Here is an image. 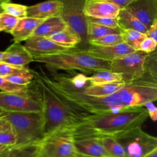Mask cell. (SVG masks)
Returning <instances> with one entry per match:
<instances>
[{"instance_id":"6da1fadb","label":"cell","mask_w":157,"mask_h":157,"mask_svg":"<svg viewBox=\"0 0 157 157\" xmlns=\"http://www.w3.org/2000/svg\"><path fill=\"white\" fill-rule=\"evenodd\" d=\"M41 75L79 121L92 115L117 112L128 107L123 104L117 92L105 97L90 96L85 93V87L78 88L72 85L67 75L53 74L49 77L44 74Z\"/></svg>"},{"instance_id":"7a4b0ae2","label":"cell","mask_w":157,"mask_h":157,"mask_svg":"<svg viewBox=\"0 0 157 157\" xmlns=\"http://www.w3.org/2000/svg\"><path fill=\"white\" fill-rule=\"evenodd\" d=\"M148 118L144 107H130L92 115L67 128L74 140L113 137L131 128L141 126Z\"/></svg>"},{"instance_id":"3957f363","label":"cell","mask_w":157,"mask_h":157,"mask_svg":"<svg viewBox=\"0 0 157 157\" xmlns=\"http://www.w3.org/2000/svg\"><path fill=\"white\" fill-rule=\"evenodd\" d=\"M32 83L42 104V134L45 137L55 131L70 127L79 121L44 80L40 74L32 71Z\"/></svg>"},{"instance_id":"277c9868","label":"cell","mask_w":157,"mask_h":157,"mask_svg":"<svg viewBox=\"0 0 157 157\" xmlns=\"http://www.w3.org/2000/svg\"><path fill=\"white\" fill-rule=\"evenodd\" d=\"M33 59L53 71L76 69L87 73L101 70L112 71L111 61L96 58L84 49L77 47L55 54L33 56Z\"/></svg>"},{"instance_id":"5b68a950","label":"cell","mask_w":157,"mask_h":157,"mask_svg":"<svg viewBox=\"0 0 157 157\" xmlns=\"http://www.w3.org/2000/svg\"><path fill=\"white\" fill-rule=\"evenodd\" d=\"M0 117L7 120L16 136L15 148L36 146L44 137L41 112H3Z\"/></svg>"},{"instance_id":"8992f818","label":"cell","mask_w":157,"mask_h":157,"mask_svg":"<svg viewBox=\"0 0 157 157\" xmlns=\"http://www.w3.org/2000/svg\"><path fill=\"white\" fill-rule=\"evenodd\" d=\"M36 157H76L74 139L67 127L59 128L44 137L36 145Z\"/></svg>"},{"instance_id":"52a82bcc","label":"cell","mask_w":157,"mask_h":157,"mask_svg":"<svg viewBox=\"0 0 157 157\" xmlns=\"http://www.w3.org/2000/svg\"><path fill=\"white\" fill-rule=\"evenodd\" d=\"M157 80L148 74L125 85L117 91L121 101L128 107H140L157 99Z\"/></svg>"},{"instance_id":"ba28073f","label":"cell","mask_w":157,"mask_h":157,"mask_svg":"<svg viewBox=\"0 0 157 157\" xmlns=\"http://www.w3.org/2000/svg\"><path fill=\"white\" fill-rule=\"evenodd\" d=\"M126 157H144L157 149V139L144 131L141 126L125 131L115 137Z\"/></svg>"},{"instance_id":"9c48e42d","label":"cell","mask_w":157,"mask_h":157,"mask_svg":"<svg viewBox=\"0 0 157 157\" xmlns=\"http://www.w3.org/2000/svg\"><path fill=\"white\" fill-rule=\"evenodd\" d=\"M0 109L4 112H36L42 113L38 94L31 82L25 91H0Z\"/></svg>"},{"instance_id":"30bf717a","label":"cell","mask_w":157,"mask_h":157,"mask_svg":"<svg viewBox=\"0 0 157 157\" xmlns=\"http://www.w3.org/2000/svg\"><path fill=\"white\" fill-rule=\"evenodd\" d=\"M147 55L145 52L136 50L112 61L111 70L120 73L125 83L137 80L145 74V61Z\"/></svg>"},{"instance_id":"8fae6325","label":"cell","mask_w":157,"mask_h":157,"mask_svg":"<svg viewBox=\"0 0 157 157\" xmlns=\"http://www.w3.org/2000/svg\"><path fill=\"white\" fill-rule=\"evenodd\" d=\"M63 5V12L61 15L67 25L78 36L81 43L89 45L87 39L86 16L83 12L85 0H57ZM80 43V44H81Z\"/></svg>"},{"instance_id":"7c38bea8","label":"cell","mask_w":157,"mask_h":157,"mask_svg":"<svg viewBox=\"0 0 157 157\" xmlns=\"http://www.w3.org/2000/svg\"><path fill=\"white\" fill-rule=\"evenodd\" d=\"M33 56L55 54L70 50L45 37L31 36L23 45Z\"/></svg>"},{"instance_id":"4fadbf2b","label":"cell","mask_w":157,"mask_h":157,"mask_svg":"<svg viewBox=\"0 0 157 157\" xmlns=\"http://www.w3.org/2000/svg\"><path fill=\"white\" fill-rule=\"evenodd\" d=\"M147 28L157 18V0H133L126 7Z\"/></svg>"},{"instance_id":"5bb4252c","label":"cell","mask_w":157,"mask_h":157,"mask_svg":"<svg viewBox=\"0 0 157 157\" xmlns=\"http://www.w3.org/2000/svg\"><path fill=\"white\" fill-rule=\"evenodd\" d=\"M84 50L96 58L109 61H112L135 51L124 42L107 46L90 44Z\"/></svg>"},{"instance_id":"9a60e30c","label":"cell","mask_w":157,"mask_h":157,"mask_svg":"<svg viewBox=\"0 0 157 157\" xmlns=\"http://www.w3.org/2000/svg\"><path fill=\"white\" fill-rule=\"evenodd\" d=\"M120 7L104 0H85L83 12L85 16L96 18H116Z\"/></svg>"},{"instance_id":"2e32d148","label":"cell","mask_w":157,"mask_h":157,"mask_svg":"<svg viewBox=\"0 0 157 157\" xmlns=\"http://www.w3.org/2000/svg\"><path fill=\"white\" fill-rule=\"evenodd\" d=\"M62 3L57 0H48L35 5L27 6V17L45 20L61 15Z\"/></svg>"},{"instance_id":"e0dca14e","label":"cell","mask_w":157,"mask_h":157,"mask_svg":"<svg viewBox=\"0 0 157 157\" xmlns=\"http://www.w3.org/2000/svg\"><path fill=\"white\" fill-rule=\"evenodd\" d=\"M2 61L14 66H25L34 59L24 45L19 42H13L4 51Z\"/></svg>"},{"instance_id":"ac0fdd59","label":"cell","mask_w":157,"mask_h":157,"mask_svg":"<svg viewBox=\"0 0 157 157\" xmlns=\"http://www.w3.org/2000/svg\"><path fill=\"white\" fill-rule=\"evenodd\" d=\"M44 20L27 16L20 18L10 33L13 36L14 42L20 43L32 36L35 29Z\"/></svg>"},{"instance_id":"d6986e66","label":"cell","mask_w":157,"mask_h":157,"mask_svg":"<svg viewBox=\"0 0 157 157\" xmlns=\"http://www.w3.org/2000/svg\"><path fill=\"white\" fill-rule=\"evenodd\" d=\"M79 155L88 157H112L97 139L74 140Z\"/></svg>"},{"instance_id":"ffe728a7","label":"cell","mask_w":157,"mask_h":157,"mask_svg":"<svg viewBox=\"0 0 157 157\" xmlns=\"http://www.w3.org/2000/svg\"><path fill=\"white\" fill-rule=\"evenodd\" d=\"M67 24L61 15L45 19L35 29L32 36L49 37L64 29Z\"/></svg>"},{"instance_id":"44dd1931","label":"cell","mask_w":157,"mask_h":157,"mask_svg":"<svg viewBox=\"0 0 157 157\" xmlns=\"http://www.w3.org/2000/svg\"><path fill=\"white\" fill-rule=\"evenodd\" d=\"M116 19L120 30L134 29L144 34L147 31V27L126 7L120 9Z\"/></svg>"},{"instance_id":"7402d4cb","label":"cell","mask_w":157,"mask_h":157,"mask_svg":"<svg viewBox=\"0 0 157 157\" xmlns=\"http://www.w3.org/2000/svg\"><path fill=\"white\" fill-rule=\"evenodd\" d=\"M125 83L123 81L101 85H91L90 83L83 88L85 93L90 96L105 97L118 91Z\"/></svg>"},{"instance_id":"603a6c76","label":"cell","mask_w":157,"mask_h":157,"mask_svg":"<svg viewBox=\"0 0 157 157\" xmlns=\"http://www.w3.org/2000/svg\"><path fill=\"white\" fill-rule=\"evenodd\" d=\"M49 39L55 42L68 48H74L81 43V40L78 36L67 26L64 29L47 37Z\"/></svg>"},{"instance_id":"cb8c5ba5","label":"cell","mask_w":157,"mask_h":157,"mask_svg":"<svg viewBox=\"0 0 157 157\" xmlns=\"http://www.w3.org/2000/svg\"><path fill=\"white\" fill-rule=\"evenodd\" d=\"M88 82L91 85H101L121 82L122 77L120 73L110 70H101L87 77Z\"/></svg>"},{"instance_id":"d4e9b609","label":"cell","mask_w":157,"mask_h":157,"mask_svg":"<svg viewBox=\"0 0 157 157\" xmlns=\"http://www.w3.org/2000/svg\"><path fill=\"white\" fill-rule=\"evenodd\" d=\"M120 36L123 42L135 51L139 50L141 42L146 37L145 34L134 29L120 30Z\"/></svg>"},{"instance_id":"484cf974","label":"cell","mask_w":157,"mask_h":157,"mask_svg":"<svg viewBox=\"0 0 157 157\" xmlns=\"http://www.w3.org/2000/svg\"><path fill=\"white\" fill-rule=\"evenodd\" d=\"M109 34H120L119 28H111L88 21L87 39L88 42Z\"/></svg>"},{"instance_id":"4316f807","label":"cell","mask_w":157,"mask_h":157,"mask_svg":"<svg viewBox=\"0 0 157 157\" xmlns=\"http://www.w3.org/2000/svg\"><path fill=\"white\" fill-rule=\"evenodd\" d=\"M97 139L100 141L112 157H126L123 147L114 137L107 136Z\"/></svg>"},{"instance_id":"83f0119b","label":"cell","mask_w":157,"mask_h":157,"mask_svg":"<svg viewBox=\"0 0 157 157\" xmlns=\"http://www.w3.org/2000/svg\"><path fill=\"white\" fill-rule=\"evenodd\" d=\"M0 7L3 12L11 15L17 18H22L27 16V6L10 2V0L2 2Z\"/></svg>"},{"instance_id":"f1b7e54d","label":"cell","mask_w":157,"mask_h":157,"mask_svg":"<svg viewBox=\"0 0 157 157\" xmlns=\"http://www.w3.org/2000/svg\"><path fill=\"white\" fill-rule=\"evenodd\" d=\"M3 78L7 81L14 84L19 85H28L33 80L34 75L32 71L26 68L20 72L6 76Z\"/></svg>"},{"instance_id":"f546056e","label":"cell","mask_w":157,"mask_h":157,"mask_svg":"<svg viewBox=\"0 0 157 157\" xmlns=\"http://www.w3.org/2000/svg\"><path fill=\"white\" fill-rule=\"evenodd\" d=\"M121 42H123L120 34H109L99 38L91 40L88 42L89 45L107 46L113 45Z\"/></svg>"},{"instance_id":"4dcf8cb0","label":"cell","mask_w":157,"mask_h":157,"mask_svg":"<svg viewBox=\"0 0 157 157\" xmlns=\"http://www.w3.org/2000/svg\"><path fill=\"white\" fill-rule=\"evenodd\" d=\"M19 18L15 17L5 12L0 13V31H4L11 33Z\"/></svg>"},{"instance_id":"1f68e13d","label":"cell","mask_w":157,"mask_h":157,"mask_svg":"<svg viewBox=\"0 0 157 157\" xmlns=\"http://www.w3.org/2000/svg\"><path fill=\"white\" fill-rule=\"evenodd\" d=\"M156 50L147 53L145 61V74L156 78Z\"/></svg>"},{"instance_id":"d6a6232c","label":"cell","mask_w":157,"mask_h":157,"mask_svg":"<svg viewBox=\"0 0 157 157\" xmlns=\"http://www.w3.org/2000/svg\"><path fill=\"white\" fill-rule=\"evenodd\" d=\"M28 85H19L10 83L0 76V90L10 93H20L25 91Z\"/></svg>"},{"instance_id":"836d02e7","label":"cell","mask_w":157,"mask_h":157,"mask_svg":"<svg viewBox=\"0 0 157 157\" xmlns=\"http://www.w3.org/2000/svg\"><path fill=\"white\" fill-rule=\"evenodd\" d=\"M27 67L25 66H14L3 61H0V76L6 77L20 72Z\"/></svg>"},{"instance_id":"e575fe53","label":"cell","mask_w":157,"mask_h":157,"mask_svg":"<svg viewBox=\"0 0 157 157\" xmlns=\"http://www.w3.org/2000/svg\"><path fill=\"white\" fill-rule=\"evenodd\" d=\"M86 18L88 22L94 23L98 25H100L111 28H118L116 18H107V17L96 18V17H86Z\"/></svg>"},{"instance_id":"d590c367","label":"cell","mask_w":157,"mask_h":157,"mask_svg":"<svg viewBox=\"0 0 157 157\" xmlns=\"http://www.w3.org/2000/svg\"><path fill=\"white\" fill-rule=\"evenodd\" d=\"M16 136L13 129L0 131V144L13 146L16 143Z\"/></svg>"},{"instance_id":"8d00e7d4","label":"cell","mask_w":157,"mask_h":157,"mask_svg":"<svg viewBox=\"0 0 157 157\" xmlns=\"http://www.w3.org/2000/svg\"><path fill=\"white\" fill-rule=\"evenodd\" d=\"M69 82L75 87L78 88H82L85 87L88 83L87 76L83 74H78L73 77L67 76Z\"/></svg>"},{"instance_id":"74e56055","label":"cell","mask_w":157,"mask_h":157,"mask_svg":"<svg viewBox=\"0 0 157 157\" xmlns=\"http://www.w3.org/2000/svg\"><path fill=\"white\" fill-rule=\"evenodd\" d=\"M25 148H15L10 146L0 152V157H23Z\"/></svg>"},{"instance_id":"f35d334b","label":"cell","mask_w":157,"mask_h":157,"mask_svg":"<svg viewBox=\"0 0 157 157\" xmlns=\"http://www.w3.org/2000/svg\"><path fill=\"white\" fill-rule=\"evenodd\" d=\"M157 41L151 38L145 37L141 42L139 50L142 51L147 53H151L156 50Z\"/></svg>"},{"instance_id":"ab89813d","label":"cell","mask_w":157,"mask_h":157,"mask_svg":"<svg viewBox=\"0 0 157 157\" xmlns=\"http://www.w3.org/2000/svg\"><path fill=\"white\" fill-rule=\"evenodd\" d=\"M143 107L147 109L148 117H150L153 121H155L157 119V108L153 104V102H147L144 104Z\"/></svg>"},{"instance_id":"60d3db41","label":"cell","mask_w":157,"mask_h":157,"mask_svg":"<svg viewBox=\"0 0 157 157\" xmlns=\"http://www.w3.org/2000/svg\"><path fill=\"white\" fill-rule=\"evenodd\" d=\"M145 35L147 37L157 41V18L154 20L152 25L148 28Z\"/></svg>"},{"instance_id":"b9f144b4","label":"cell","mask_w":157,"mask_h":157,"mask_svg":"<svg viewBox=\"0 0 157 157\" xmlns=\"http://www.w3.org/2000/svg\"><path fill=\"white\" fill-rule=\"evenodd\" d=\"M12 129L10 123L4 118L0 117V131H6Z\"/></svg>"},{"instance_id":"7bdbcfd3","label":"cell","mask_w":157,"mask_h":157,"mask_svg":"<svg viewBox=\"0 0 157 157\" xmlns=\"http://www.w3.org/2000/svg\"><path fill=\"white\" fill-rule=\"evenodd\" d=\"M104 1L114 3L118 5L120 8H123V7H125L130 2H131L133 0H104Z\"/></svg>"},{"instance_id":"ee69618b","label":"cell","mask_w":157,"mask_h":157,"mask_svg":"<svg viewBox=\"0 0 157 157\" xmlns=\"http://www.w3.org/2000/svg\"><path fill=\"white\" fill-rule=\"evenodd\" d=\"M144 157H157V149L155 150Z\"/></svg>"},{"instance_id":"f6af8a7d","label":"cell","mask_w":157,"mask_h":157,"mask_svg":"<svg viewBox=\"0 0 157 157\" xmlns=\"http://www.w3.org/2000/svg\"><path fill=\"white\" fill-rule=\"evenodd\" d=\"M9 147H10V146H7V145H4L0 144V152L2 151L3 150H4L6 148H7Z\"/></svg>"},{"instance_id":"bcb514c9","label":"cell","mask_w":157,"mask_h":157,"mask_svg":"<svg viewBox=\"0 0 157 157\" xmlns=\"http://www.w3.org/2000/svg\"><path fill=\"white\" fill-rule=\"evenodd\" d=\"M4 56V52H1L0 51V61H2L3 58Z\"/></svg>"},{"instance_id":"7dc6e473","label":"cell","mask_w":157,"mask_h":157,"mask_svg":"<svg viewBox=\"0 0 157 157\" xmlns=\"http://www.w3.org/2000/svg\"><path fill=\"white\" fill-rule=\"evenodd\" d=\"M3 112H4V111L0 109V115H1L2 113H3Z\"/></svg>"},{"instance_id":"c3c4849f","label":"cell","mask_w":157,"mask_h":157,"mask_svg":"<svg viewBox=\"0 0 157 157\" xmlns=\"http://www.w3.org/2000/svg\"><path fill=\"white\" fill-rule=\"evenodd\" d=\"M7 1V0H0V4L2 2H4V1Z\"/></svg>"},{"instance_id":"681fc988","label":"cell","mask_w":157,"mask_h":157,"mask_svg":"<svg viewBox=\"0 0 157 157\" xmlns=\"http://www.w3.org/2000/svg\"><path fill=\"white\" fill-rule=\"evenodd\" d=\"M76 157H88V156H82V155H79V156H76Z\"/></svg>"},{"instance_id":"f907efd6","label":"cell","mask_w":157,"mask_h":157,"mask_svg":"<svg viewBox=\"0 0 157 157\" xmlns=\"http://www.w3.org/2000/svg\"><path fill=\"white\" fill-rule=\"evenodd\" d=\"M2 12H3V11H2V10L1 9V7H0V13H2Z\"/></svg>"}]
</instances>
